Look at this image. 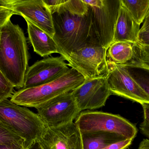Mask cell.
<instances>
[{
  "mask_svg": "<svg viewBox=\"0 0 149 149\" xmlns=\"http://www.w3.org/2000/svg\"><path fill=\"white\" fill-rule=\"evenodd\" d=\"M65 1L66 0H43L45 3L49 7L52 14L60 5L64 3Z\"/></svg>",
  "mask_w": 149,
  "mask_h": 149,
  "instance_id": "d4e9b609",
  "label": "cell"
},
{
  "mask_svg": "<svg viewBox=\"0 0 149 149\" xmlns=\"http://www.w3.org/2000/svg\"><path fill=\"white\" fill-rule=\"evenodd\" d=\"M14 93V87L0 71V101L11 98Z\"/></svg>",
  "mask_w": 149,
  "mask_h": 149,
  "instance_id": "7402d4cb",
  "label": "cell"
},
{
  "mask_svg": "<svg viewBox=\"0 0 149 149\" xmlns=\"http://www.w3.org/2000/svg\"><path fill=\"white\" fill-rule=\"evenodd\" d=\"M122 65L149 96V69L132 62Z\"/></svg>",
  "mask_w": 149,
  "mask_h": 149,
  "instance_id": "d6986e66",
  "label": "cell"
},
{
  "mask_svg": "<svg viewBox=\"0 0 149 149\" xmlns=\"http://www.w3.org/2000/svg\"><path fill=\"white\" fill-rule=\"evenodd\" d=\"M0 149H24L22 144L16 143L0 144Z\"/></svg>",
  "mask_w": 149,
  "mask_h": 149,
  "instance_id": "4316f807",
  "label": "cell"
},
{
  "mask_svg": "<svg viewBox=\"0 0 149 149\" xmlns=\"http://www.w3.org/2000/svg\"><path fill=\"white\" fill-rule=\"evenodd\" d=\"M140 29V24L134 20L126 8L121 3L113 42L124 41L135 44L137 42Z\"/></svg>",
  "mask_w": 149,
  "mask_h": 149,
  "instance_id": "9a60e30c",
  "label": "cell"
},
{
  "mask_svg": "<svg viewBox=\"0 0 149 149\" xmlns=\"http://www.w3.org/2000/svg\"><path fill=\"white\" fill-rule=\"evenodd\" d=\"M133 140L132 139H126L110 144L102 149H127L131 145Z\"/></svg>",
  "mask_w": 149,
  "mask_h": 149,
  "instance_id": "cb8c5ba5",
  "label": "cell"
},
{
  "mask_svg": "<svg viewBox=\"0 0 149 149\" xmlns=\"http://www.w3.org/2000/svg\"><path fill=\"white\" fill-rule=\"evenodd\" d=\"M29 61L24 32L10 20L0 29V71L14 87H23Z\"/></svg>",
  "mask_w": 149,
  "mask_h": 149,
  "instance_id": "7a4b0ae2",
  "label": "cell"
},
{
  "mask_svg": "<svg viewBox=\"0 0 149 149\" xmlns=\"http://www.w3.org/2000/svg\"><path fill=\"white\" fill-rule=\"evenodd\" d=\"M81 136L82 149H102L127 139L120 135L108 133H85L81 134Z\"/></svg>",
  "mask_w": 149,
  "mask_h": 149,
  "instance_id": "2e32d148",
  "label": "cell"
},
{
  "mask_svg": "<svg viewBox=\"0 0 149 149\" xmlns=\"http://www.w3.org/2000/svg\"><path fill=\"white\" fill-rule=\"evenodd\" d=\"M149 31V14L148 15L143 22V24L140 29V32Z\"/></svg>",
  "mask_w": 149,
  "mask_h": 149,
  "instance_id": "f546056e",
  "label": "cell"
},
{
  "mask_svg": "<svg viewBox=\"0 0 149 149\" xmlns=\"http://www.w3.org/2000/svg\"><path fill=\"white\" fill-rule=\"evenodd\" d=\"M108 82L112 94L142 105L149 103V96L132 78L122 65L107 62Z\"/></svg>",
  "mask_w": 149,
  "mask_h": 149,
  "instance_id": "30bf717a",
  "label": "cell"
},
{
  "mask_svg": "<svg viewBox=\"0 0 149 149\" xmlns=\"http://www.w3.org/2000/svg\"><path fill=\"white\" fill-rule=\"evenodd\" d=\"M140 128L141 133L149 139V124L143 121L140 125Z\"/></svg>",
  "mask_w": 149,
  "mask_h": 149,
  "instance_id": "f1b7e54d",
  "label": "cell"
},
{
  "mask_svg": "<svg viewBox=\"0 0 149 149\" xmlns=\"http://www.w3.org/2000/svg\"><path fill=\"white\" fill-rule=\"evenodd\" d=\"M134 44L124 41L114 42L108 48L106 53L107 62L122 65L132 61L134 57Z\"/></svg>",
  "mask_w": 149,
  "mask_h": 149,
  "instance_id": "e0dca14e",
  "label": "cell"
},
{
  "mask_svg": "<svg viewBox=\"0 0 149 149\" xmlns=\"http://www.w3.org/2000/svg\"><path fill=\"white\" fill-rule=\"evenodd\" d=\"M16 143L22 145L23 141L0 121V144Z\"/></svg>",
  "mask_w": 149,
  "mask_h": 149,
  "instance_id": "44dd1931",
  "label": "cell"
},
{
  "mask_svg": "<svg viewBox=\"0 0 149 149\" xmlns=\"http://www.w3.org/2000/svg\"><path fill=\"white\" fill-rule=\"evenodd\" d=\"M65 58L49 57L41 59L28 68L23 88H30L49 83L70 69Z\"/></svg>",
  "mask_w": 149,
  "mask_h": 149,
  "instance_id": "8fae6325",
  "label": "cell"
},
{
  "mask_svg": "<svg viewBox=\"0 0 149 149\" xmlns=\"http://www.w3.org/2000/svg\"><path fill=\"white\" fill-rule=\"evenodd\" d=\"M81 134L108 133L122 136L127 139L136 136V127L119 115L98 111L81 112L75 120Z\"/></svg>",
  "mask_w": 149,
  "mask_h": 149,
  "instance_id": "5b68a950",
  "label": "cell"
},
{
  "mask_svg": "<svg viewBox=\"0 0 149 149\" xmlns=\"http://www.w3.org/2000/svg\"><path fill=\"white\" fill-rule=\"evenodd\" d=\"M107 51L102 45H87L72 52L66 60L86 80L94 78L107 72Z\"/></svg>",
  "mask_w": 149,
  "mask_h": 149,
  "instance_id": "ba28073f",
  "label": "cell"
},
{
  "mask_svg": "<svg viewBox=\"0 0 149 149\" xmlns=\"http://www.w3.org/2000/svg\"><path fill=\"white\" fill-rule=\"evenodd\" d=\"M25 20L29 40L36 53L42 57H47L53 53H58L63 57L61 49L52 38L29 21Z\"/></svg>",
  "mask_w": 149,
  "mask_h": 149,
  "instance_id": "5bb4252c",
  "label": "cell"
},
{
  "mask_svg": "<svg viewBox=\"0 0 149 149\" xmlns=\"http://www.w3.org/2000/svg\"><path fill=\"white\" fill-rule=\"evenodd\" d=\"M12 0H0V9L3 8H9L10 9Z\"/></svg>",
  "mask_w": 149,
  "mask_h": 149,
  "instance_id": "4dcf8cb0",
  "label": "cell"
},
{
  "mask_svg": "<svg viewBox=\"0 0 149 149\" xmlns=\"http://www.w3.org/2000/svg\"><path fill=\"white\" fill-rule=\"evenodd\" d=\"M83 1L90 7L95 32L102 45L107 50L113 41L121 0H83Z\"/></svg>",
  "mask_w": 149,
  "mask_h": 149,
  "instance_id": "8992f818",
  "label": "cell"
},
{
  "mask_svg": "<svg viewBox=\"0 0 149 149\" xmlns=\"http://www.w3.org/2000/svg\"><path fill=\"white\" fill-rule=\"evenodd\" d=\"M144 113V122L149 124V103H143L141 105Z\"/></svg>",
  "mask_w": 149,
  "mask_h": 149,
  "instance_id": "83f0119b",
  "label": "cell"
},
{
  "mask_svg": "<svg viewBox=\"0 0 149 149\" xmlns=\"http://www.w3.org/2000/svg\"><path fill=\"white\" fill-rule=\"evenodd\" d=\"M14 15H15L14 11L9 8H4L0 9V29L10 20Z\"/></svg>",
  "mask_w": 149,
  "mask_h": 149,
  "instance_id": "603a6c76",
  "label": "cell"
},
{
  "mask_svg": "<svg viewBox=\"0 0 149 149\" xmlns=\"http://www.w3.org/2000/svg\"><path fill=\"white\" fill-rule=\"evenodd\" d=\"M138 149H149V139L143 140L139 145Z\"/></svg>",
  "mask_w": 149,
  "mask_h": 149,
  "instance_id": "1f68e13d",
  "label": "cell"
},
{
  "mask_svg": "<svg viewBox=\"0 0 149 149\" xmlns=\"http://www.w3.org/2000/svg\"><path fill=\"white\" fill-rule=\"evenodd\" d=\"M10 9L53 38L55 31L52 14L43 0H12Z\"/></svg>",
  "mask_w": 149,
  "mask_h": 149,
  "instance_id": "7c38bea8",
  "label": "cell"
},
{
  "mask_svg": "<svg viewBox=\"0 0 149 149\" xmlns=\"http://www.w3.org/2000/svg\"><path fill=\"white\" fill-rule=\"evenodd\" d=\"M71 92L80 112L104 106L107 100L113 94L109 85L107 73L97 78L86 80Z\"/></svg>",
  "mask_w": 149,
  "mask_h": 149,
  "instance_id": "9c48e42d",
  "label": "cell"
},
{
  "mask_svg": "<svg viewBox=\"0 0 149 149\" xmlns=\"http://www.w3.org/2000/svg\"><path fill=\"white\" fill-rule=\"evenodd\" d=\"M121 1L134 20L141 25L148 13L149 0H121Z\"/></svg>",
  "mask_w": 149,
  "mask_h": 149,
  "instance_id": "ac0fdd59",
  "label": "cell"
},
{
  "mask_svg": "<svg viewBox=\"0 0 149 149\" xmlns=\"http://www.w3.org/2000/svg\"><path fill=\"white\" fill-rule=\"evenodd\" d=\"M52 16L53 38L66 60L72 52L85 46L102 45L93 24L91 9L83 0H66Z\"/></svg>",
  "mask_w": 149,
  "mask_h": 149,
  "instance_id": "6da1fadb",
  "label": "cell"
},
{
  "mask_svg": "<svg viewBox=\"0 0 149 149\" xmlns=\"http://www.w3.org/2000/svg\"><path fill=\"white\" fill-rule=\"evenodd\" d=\"M46 127L56 128L73 122L80 111L71 92L59 95L36 108Z\"/></svg>",
  "mask_w": 149,
  "mask_h": 149,
  "instance_id": "52a82bcc",
  "label": "cell"
},
{
  "mask_svg": "<svg viewBox=\"0 0 149 149\" xmlns=\"http://www.w3.org/2000/svg\"><path fill=\"white\" fill-rule=\"evenodd\" d=\"M0 121L22 139L24 149L37 143L46 129L37 114L8 99L0 101Z\"/></svg>",
  "mask_w": 149,
  "mask_h": 149,
  "instance_id": "3957f363",
  "label": "cell"
},
{
  "mask_svg": "<svg viewBox=\"0 0 149 149\" xmlns=\"http://www.w3.org/2000/svg\"><path fill=\"white\" fill-rule=\"evenodd\" d=\"M30 149H40V148H39L37 143H36L35 145H33Z\"/></svg>",
  "mask_w": 149,
  "mask_h": 149,
  "instance_id": "d6a6232c",
  "label": "cell"
},
{
  "mask_svg": "<svg viewBox=\"0 0 149 149\" xmlns=\"http://www.w3.org/2000/svg\"><path fill=\"white\" fill-rule=\"evenodd\" d=\"M137 43L149 46V31L139 32Z\"/></svg>",
  "mask_w": 149,
  "mask_h": 149,
  "instance_id": "484cf974",
  "label": "cell"
},
{
  "mask_svg": "<svg viewBox=\"0 0 149 149\" xmlns=\"http://www.w3.org/2000/svg\"><path fill=\"white\" fill-rule=\"evenodd\" d=\"M37 143L40 149H82L80 132L74 122L46 127Z\"/></svg>",
  "mask_w": 149,
  "mask_h": 149,
  "instance_id": "4fadbf2b",
  "label": "cell"
},
{
  "mask_svg": "<svg viewBox=\"0 0 149 149\" xmlns=\"http://www.w3.org/2000/svg\"><path fill=\"white\" fill-rule=\"evenodd\" d=\"M134 57L132 61L149 69V46L139 43L134 44Z\"/></svg>",
  "mask_w": 149,
  "mask_h": 149,
  "instance_id": "ffe728a7",
  "label": "cell"
},
{
  "mask_svg": "<svg viewBox=\"0 0 149 149\" xmlns=\"http://www.w3.org/2000/svg\"><path fill=\"white\" fill-rule=\"evenodd\" d=\"M86 80L74 68H70L51 82L35 87L20 89L14 93L10 100L18 106L36 108L59 95L72 92Z\"/></svg>",
  "mask_w": 149,
  "mask_h": 149,
  "instance_id": "277c9868",
  "label": "cell"
}]
</instances>
